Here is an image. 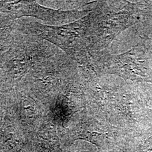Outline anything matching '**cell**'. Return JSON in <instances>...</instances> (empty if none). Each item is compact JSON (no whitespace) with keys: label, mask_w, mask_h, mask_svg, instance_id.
<instances>
[{"label":"cell","mask_w":152,"mask_h":152,"mask_svg":"<svg viewBox=\"0 0 152 152\" xmlns=\"http://www.w3.org/2000/svg\"><path fill=\"white\" fill-rule=\"evenodd\" d=\"M16 29L54 44L87 69L101 53L98 51L97 26L94 10L77 20L61 26L17 21Z\"/></svg>","instance_id":"obj_1"},{"label":"cell","mask_w":152,"mask_h":152,"mask_svg":"<svg viewBox=\"0 0 152 152\" xmlns=\"http://www.w3.org/2000/svg\"><path fill=\"white\" fill-rule=\"evenodd\" d=\"M58 53L44 39L16 30L11 45L0 54V90L11 92L33 69Z\"/></svg>","instance_id":"obj_2"},{"label":"cell","mask_w":152,"mask_h":152,"mask_svg":"<svg viewBox=\"0 0 152 152\" xmlns=\"http://www.w3.org/2000/svg\"><path fill=\"white\" fill-rule=\"evenodd\" d=\"M100 75L109 73L136 83H152V46L139 44L125 53H106L100 61Z\"/></svg>","instance_id":"obj_3"},{"label":"cell","mask_w":152,"mask_h":152,"mask_svg":"<svg viewBox=\"0 0 152 152\" xmlns=\"http://www.w3.org/2000/svg\"><path fill=\"white\" fill-rule=\"evenodd\" d=\"M92 10H61L41 5L33 1H0V14L16 20L31 16L45 22L46 25L57 26L75 22L86 15Z\"/></svg>","instance_id":"obj_4"},{"label":"cell","mask_w":152,"mask_h":152,"mask_svg":"<svg viewBox=\"0 0 152 152\" xmlns=\"http://www.w3.org/2000/svg\"><path fill=\"white\" fill-rule=\"evenodd\" d=\"M16 20L0 14V54L11 45L16 33Z\"/></svg>","instance_id":"obj_5"},{"label":"cell","mask_w":152,"mask_h":152,"mask_svg":"<svg viewBox=\"0 0 152 152\" xmlns=\"http://www.w3.org/2000/svg\"><path fill=\"white\" fill-rule=\"evenodd\" d=\"M143 24L146 32H149V33L152 32V2H147Z\"/></svg>","instance_id":"obj_6"}]
</instances>
